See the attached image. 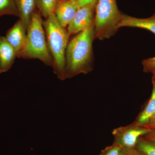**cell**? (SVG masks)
Wrapping results in <instances>:
<instances>
[{"label": "cell", "mask_w": 155, "mask_h": 155, "mask_svg": "<svg viewBox=\"0 0 155 155\" xmlns=\"http://www.w3.org/2000/svg\"><path fill=\"white\" fill-rule=\"evenodd\" d=\"M65 1V0H58V2H61V1Z\"/></svg>", "instance_id": "obj_22"}, {"label": "cell", "mask_w": 155, "mask_h": 155, "mask_svg": "<svg viewBox=\"0 0 155 155\" xmlns=\"http://www.w3.org/2000/svg\"><path fill=\"white\" fill-rule=\"evenodd\" d=\"M154 75H155V74H154Z\"/></svg>", "instance_id": "obj_24"}, {"label": "cell", "mask_w": 155, "mask_h": 155, "mask_svg": "<svg viewBox=\"0 0 155 155\" xmlns=\"http://www.w3.org/2000/svg\"><path fill=\"white\" fill-rule=\"evenodd\" d=\"M12 15L19 17V13L15 0H0V17Z\"/></svg>", "instance_id": "obj_14"}, {"label": "cell", "mask_w": 155, "mask_h": 155, "mask_svg": "<svg viewBox=\"0 0 155 155\" xmlns=\"http://www.w3.org/2000/svg\"><path fill=\"white\" fill-rule=\"evenodd\" d=\"M142 64L144 72L152 73L155 70V57L143 60Z\"/></svg>", "instance_id": "obj_17"}, {"label": "cell", "mask_w": 155, "mask_h": 155, "mask_svg": "<svg viewBox=\"0 0 155 155\" xmlns=\"http://www.w3.org/2000/svg\"><path fill=\"white\" fill-rule=\"evenodd\" d=\"M58 0H36V7L41 14L46 18L54 12Z\"/></svg>", "instance_id": "obj_13"}, {"label": "cell", "mask_w": 155, "mask_h": 155, "mask_svg": "<svg viewBox=\"0 0 155 155\" xmlns=\"http://www.w3.org/2000/svg\"><path fill=\"white\" fill-rule=\"evenodd\" d=\"M95 12V38L104 40L114 35L122 15L116 0H98Z\"/></svg>", "instance_id": "obj_4"}, {"label": "cell", "mask_w": 155, "mask_h": 155, "mask_svg": "<svg viewBox=\"0 0 155 155\" xmlns=\"http://www.w3.org/2000/svg\"><path fill=\"white\" fill-rule=\"evenodd\" d=\"M79 8L76 0H65L58 2L54 13L60 24L66 28L72 22Z\"/></svg>", "instance_id": "obj_7"}, {"label": "cell", "mask_w": 155, "mask_h": 155, "mask_svg": "<svg viewBox=\"0 0 155 155\" xmlns=\"http://www.w3.org/2000/svg\"><path fill=\"white\" fill-rule=\"evenodd\" d=\"M142 137L155 142V130H152L149 133Z\"/></svg>", "instance_id": "obj_21"}, {"label": "cell", "mask_w": 155, "mask_h": 155, "mask_svg": "<svg viewBox=\"0 0 155 155\" xmlns=\"http://www.w3.org/2000/svg\"><path fill=\"white\" fill-rule=\"evenodd\" d=\"M153 90L148 103L144 109L140 114L135 122L138 125L145 126L150 119L155 115V75L153 74Z\"/></svg>", "instance_id": "obj_12"}, {"label": "cell", "mask_w": 155, "mask_h": 155, "mask_svg": "<svg viewBox=\"0 0 155 155\" xmlns=\"http://www.w3.org/2000/svg\"><path fill=\"white\" fill-rule=\"evenodd\" d=\"M145 126L153 130H155V115L153 116Z\"/></svg>", "instance_id": "obj_20"}, {"label": "cell", "mask_w": 155, "mask_h": 155, "mask_svg": "<svg viewBox=\"0 0 155 155\" xmlns=\"http://www.w3.org/2000/svg\"><path fill=\"white\" fill-rule=\"evenodd\" d=\"M136 148L146 155H155V142L141 137L139 139Z\"/></svg>", "instance_id": "obj_15"}, {"label": "cell", "mask_w": 155, "mask_h": 155, "mask_svg": "<svg viewBox=\"0 0 155 155\" xmlns=\"http://www.w3.org/2000/svg\"><path fill=\"white\" fill-rule=\"evenodd\" d=\"M43 25L48 48L54 61V73L60 80H65L66 51L69 37L68 31L60 24L54 13L50 14L43 21Z\"/></svg>", "instance_id": "obj_2"}, {"label": "cell", "mask_w": 155, "mask_h": 155, "mask_svg": "<svg viewBox=\"0 0 155 155\" xmlns=\"http://www.w3.org/2000/svg\"><path fill=\"white\" fill-rule=\"evenodd\" d=\"M17 58V53L5 37L0 36V74L8 72Z\"/></svg>", "instance_id": "obj_9"}, {"label": "cell", "mask_w": 155, "mask_h": 155, "mask_svg": "<svg viewBox=\"0 0 155 155\" xmlns=\"http://www.w3.org/2000/svg\"><path fill=\"white\" fill-rule=\"evenodd\" d=\"M79 8L92 3H97L98 0H76Z\"/></svg>", "instance_id": "obj_19"}, {"label": "cell", "mask_w": 155, "mask_h": 155, "mask_svg": "<svg viewBox=\"0 0 155 155\" xmlns=\"http://www.w3.org/2000/svg\"><path fill=\"white\" fill-rule=\"evenodd\" d=\"M151 129L134 122L127 126H122L112 131L114 144L122 150H129L135 148L139 139L151 131Z\"/></svg>", "instance_id": "obj_5"}, {"label": "cell", "mask_w": 155, "mask_h": 155, "mask_svg": "<svg viewBox=\"0 0 155 155\" xmlns=\"http://www.w3.org/2000/svg\"><path fill=\"white\" fill-rule=\"evenodd\" d=\"M123 27L143 28L155 34V14L147 18H135L122 14L118 28Z\"/></svg>", "instance_id": "obj_10"}, {"label": "cell", "mask_w": 155, "mask_h": 155, "mask_svg": "<svg viewBox=\"0 0 155 155\" xmlns=\"http://www.w3.org/2000/svg\"><path fill=\"white\" fill-rule=\"evenodd\" d=\"M152 73L153 74H155V70H154V71Z\"/></svg>", "instance_id": "obj_23"}, {"label": "cell", "mask_w": 155, "mask_h": 155, "mask_svg": "<svg viewBox=\"0 0 155 155\" xmlns=\"http://www.w3.org/2000/svg\"><path fill=\"white\" fill-rule=\"evenodd\" d=\"M97 3H92L79 8L68 26L67 30L69 36L79 33L94 23Z\"/></svg>", "instance_id": "obj_6"}, {"label": "cell", "mask_w": 155, "mask_h": 155, "mask_svg": "<svg viewBox=\"0 0 155 155\" xmlns=\"http://www.w3.org/2000/svg\"><path fill=\"white\" fill-rule=\"evenodd\" d=\"M17 58L38 59L45 65L53 67L54 61L48 48L45 32L39 11H35L31 16L27 30V39L24 47Z\"/></svg>", "instance_id": "obj_3"}, {"label": "cell", "mask_w": 155, "mask_h": 155, "mask_svg": "<svg viewBox=\"0 0 155 155\" xmlns=\"http://www.w3.org/2000/svg\"><path fill=\"white\" fill-rule=\"evenodd\" d=\"M95 39L94 23L77 34L69 41L66 51V76L71 78L87 74L94 68L92 44Z\"/></svg>", "instance_id": "obj_1"}, {"label": "cell", "mask_w": 155, "mask_h": 155, "mask_svg": "<svg viewBox=\"0 0 155 155\" xmlns=\"http://www.w3.org/2000/svg\"><path fill=\"white\" fill-rule=\"evenodd\" d=\"M19 13V20L27 30L31 16L35 11L36 0H15Z\"/></svg>", "instance_id": "obj_11"}, {"label": "cell", "mask_w": 155, "mask_h": 155, "mask_svg": "<svg viewBox=\"0 0 155 155\" xmlns=\"http://www.w3.org/2000/svg\"><path fill=\"white\" fill-rule=\"evenodd\" d=\"M122 149L113 143L112 145L106 147L102 150L100 155H121Z\"/></svg>", "instance_id": "obj_16"}, {"label": "cell", "mask_w": 155, "mask_h": 155, "mask_svg": "<svg viewBox=\"0 0 155 155\" xmlns=\"http://www.w3.org/2000/svg\"><path fill=\"white\" fill-rule=\"evenodd\" d=\"M17 54L24 47L27 39V30L20 20L8 30L5 37Z\"/></svg>", "instance_id": "obj_8"}, {"label": "cell", "mask_w": 155, "mask_h": 155, "mask_svg": "<svg viewBox=\"0 0 155 155\" xmlns=\"http://www.w3.org/2000/svg\"><path fill=\"white\" fill-rule=\"evenodd\" d=\"M121 155H146L137 149L134 148L129 150L122 149Z\"/></svg>", "instance_id": "obj_18"}]
</instances>
